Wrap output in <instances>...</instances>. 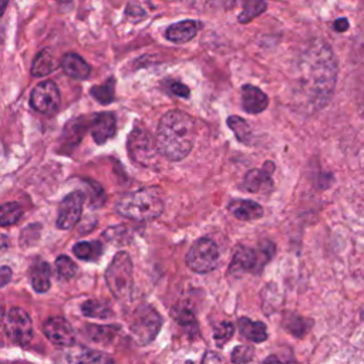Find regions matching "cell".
<instances>
[{
    "label": "cell",
    "instance_id": "obj_37",
    "mask_svg": "<svg viewBox=\"0 0 364 364\" xmlns=\"http://www.w3.org/2000/svg\"><path fill=\"white\" fill-rule=\"evenodd\" d=\"M169 91L178 97H182V98H188L189 94H191V90L182 84V82H178V81H171L169 82Z\"/></svg>",
    "mask_w": 364,
    "mask_h": 364
},
{
    "label": "cell",
    "instance_id": "obj_12",
    "mask_svg": "<svg viewBox=\"0 0 364 364\" xmlns=\"http://www.w3.org/2000/svg\"><path fill=\"white\" fill-rule=\"evenodd\" d=\"M85 193L81 191H74L64 196V199L58 205V215L55 225L58 229L67 230L77 225L81 218L82 205H84Z\"/></svg>",
    "mask_w": 364,
    "mask_h": 364
},
{
    "label": "cell",
    "instance_id": "obj_11",
    "mask_svg": "<svg viewBox=\"0 0 364 364\" xmlns=\"http://www.w3.org/2000/svg\"><path fill=\"white\" fill-rule=\"evenodd\" d=\"M60 91L58 87L55 85L54 81L46 80L40 84H37L30 95V105L33 109L46 114V115H51L54 114L58 107H60Z\"/></svg>",
    "mask_w": 364,
    "mask_h": 364
},
{
    "label": "cell",
    "instance_id": "obj_6",
    "mask_svg": "<svg viewBox=\"0 0 364 364\" xmlns=\"http://www.w3.org/2000/svg\"><path fill=\"white\" fill-rule=\"evenodd\" d=\"M161 326L162 318L159 313L151 306H141L129 321V333L136 344L145 346L156 337Z\"/></svg>",
    "mask_w": 364,
    "mask_h": 364
},
{
    "label": "cell",
    "instance_id": "obj_34",
    "mask_svg": "<svg viewBox=\"0 0 364 364\" xmlns=\"http://www.w3.org/2000/svg\"><path fill=\"white\" fill-rule=\"evenodd\" d=\"M233 333H235V326L230 321H222L215 327L213 338L219 346H223L226 341L232 338Z\"/></svg>",
    "mask_w": 364,
    "mask_h": 364
},
{
    "label": "cell",
    "instance_id": "obj_13",
    "mask_svg": "<svg viewBox=\"0 0 364 364\" xmlns=\"http://www.w3.org/2000/svg\"><path fill=\"white\" fill-rule=\"evenodd\" d=\"M44 336L55 346L64 348L75 341V331L73 326L63 317H50L43 324Z\"/></svg>",
    "mask_w": 364,
    "mask_h": 364
},
{
    "label": "cell",
    "instance_id": "obj_21",
    "mask_svg": "<svg viewBox=\"0 0 364 364\" xmlns=\"http://www.w3.org/2000/svg\"><path fill=\"white\" fill-rule=\"evenodd\" d=\"M237 326L240 334L253 343H262L267 338V328L266 324L262 321H255L247 317H242L239 318Z\"/></svg>",
    "mask_w": 364,
    "mask_h": 364
},
{
    "label": "cell",
    "instance_id": "obj_43",
    "mask_svg": "<svg viewBox=\"0 0 364 364\" xmlns=\"http://www.w3.org/2000/svg\"><path fill=\"white\" fill-rule=\"evenodd\" d=\"M186 364H193V363L192 361H186Z\"/></svg>",
    "mask_w": 364,
    "mask_h": 364
},
{
    "label": "cell",
    "instance_id": "obj_42",
    "mask_svg": "<svg viewBox=\"0 0 364 364\" xmlns=\"http://www.w3.org/2000/svg\"><path fill=\"white\" fill-rule=\"evenodd\" d=\"M6 7H7V0H1V9H3V13H4Z\"/></svg>",
    "mask_w": 364,
    "mask_h": 364
},
{
    "label": "cell",
    "instance_id": "obj_25",
    "mask_svg": "<svg viewBox=\"0 0 364 364\" xmlns=\"http://www.w3.org/2000/svg\"><path fill=\"white\" fill-rule=\"evenodd\" d=\"M74 255L81 259V260H87V262H95L101 257L102 255V245L100 240H94V242H78L74 245L73 247Z\"/></svg>",
    "mask_w": 364,
    "mask_h": 364
},
{
    "label": "cell",
    "instance_id": "obj_20",
    "mask_svg": "<svg viewBox=\"0 0 364 364\" xmlns=\"http://www.w3.org/2000/svg\"><path fill=\"white\" fill-rule=\"evenodd\" d=\"M61 67L68 77L75 78V80H85V78H88V75L91 73V68L85 63V60L75 53L65 54L61 58Z\"/></svg>",
    "mask_w": 364,
    "mask_h": 364
},
{
    "label": "cell",
    "instance_id": "obj_17",
    "mask_svg": "<svg viewBox=\"0 0 364 364\" xmlns=\"http://www.w3.org/2000/svg\"><path fill=\"white\" fill-rule=\"evenodd\" d=\"M228 209L240 220H256L263 216V208L250 199H232L228 203Z\"/></svg>",
    "mask_w": 364,
    "mask_h": 364
},
{
    "label": "cell",
    "instance_id": "obj_14",
    "mask_svg": "<svg viewBox=\"0 0 364 364\" xmlns=\"http://www.w3.org/2000/svg\"><path fill=\"white\" fill-rule=\"evenodd\" d=\"M274 171V164L266 162L264 168L262 169H250L243 178V189L252 193L267 192L273 188L272 172Z\"/></svg>",
    "mask_w": 364,
    "mask_h": 364
},
{
    "label": "cell",
    "instance_id": "obj_19",
    "mask_svg": "<svg viewBox=\"0 0 364 364\" xmlns=\"http://www.w3.org/2000/svg\"><path fill=\"white\" fill-rule=\"evenodd\" d=\"M28 279L31 287L37 293H46L51 284V270L47 262L37 260L31 264L28 272Z\"/></svg>",
    "mask_w": 364,
    "mask_h": 364
},
{
    "label": "cell",
    "instance_id": "obj_27",
    "mask_svg": "<svg viewBox=\"0 0 364 364\" xmlns=\"http://www.w3.org/2000/svg\"><path fill=\"white\" fill-rule=\"evenodd\" d=\"M226 124L228 127L233 131L236 139L245 145H249L250 141H252V129L250 127L247 125V122L240 118V117H236V115H232L226 119Z\"/></svg>",
    "mask_w": 364,
    "mask_h": 364
},
{
    "label": "cell",
    "instance_id": "obj_10",
    "mask_svg": "<svg viewBox=\"0 0 364 364\" xmlns=\"http://www.w3.org/2000/svg\"><path fill=\"white\" fill-rule=\"evenodd\" d=\"M55 364H115V363L108 354L102 351L73 344L58 351L55 357Z\"/></svg>",
    "mask_w": 364,
    "mask_h": 364
},
{
    "label": "cell",
    "instance_id": "obj_39",
    "mask_svg": "<svg viewBox=\"0 0 364 364\" xmlns=\"http://www.w3.org/2000/svg\"><path fill=\"white\" fill-rule=\"evenodd\" d=\"M348 20L347 18H344V17H340V18H337L334 23H333V27H334V30L336 31H340V33H343V31H346L347 28H348Z\"/></svg>",
    "mask_w": 364,
    "mask_h": 364
},
{
    "label": "cell",
    "instance_id": "obj_1",
    "mask_svg": "<svg viewBox=\"0 0 364 364\" xmlns=\"http://www.w3.org/2000/svg\"><path fill=\"white\" fill-rule=\"evenodd\" d=\"M337 61L333 50L321 40H314L303 51L297 64V92L309 108H323L334 91Z\"/></svg>",
    "mask_w": 364,
    "mask_h": 364
},
{
    "label": "cell",
    "instance_id": "obj_28",
    "mask_svg": "<svg viewBox=\"0 0 364 364\" xmlns=\"http://www.w3.org/2000/svg\"><path fill=\"white\" fill-rule=\"evenodd\" d=\"M81 311L87 317L94 318H108L112 316L109 306L100 300H87L81 304Z\"/></svg>",
    "mask_w": 364,
    "mask_h": 364
},
{
    "label": "cell",
    "instance_id": "obj_15",
    "mask_svg": "<svg viewBox=\"0 0 364 364\" xmlns=\"http://www.w3.org/2000/svg\"><path fill=\"white\" fill-rule=\"evenodd\" d=\"M91 135L97 144H105L115 135L117 119L112 112H100L92 117Z\"/></svg>",
    "mask_w": 364,
    "mask_h": 364
},
{
    "label": "cell",
    "instance_id": "obj_30",
    "mask_svg": "<svg viewBox=\"0 0 364 364\" xmlns=\"http://www.w3.org/2000/svg\"><path fill=\"white\" fill-rule=\"evenodd\" d=\"M114 88H115V80L114 78H108L104 84L101 85H95L90 90L91 95L101 104L107 105L109 102L114 101Z\"/></svg>",
    "mask_w": 364,
    "mask_h": 364
},
{
    "label": "cell",
    "instance_id": "obj_22",
    "mask_svg": "<svg viewBox=\"0 0 364 364\" xmlns=\"http://www.w3.org/2000/svg\"><path fill=\"white\" fill-rule=\"evenodd\" d=\"M84 132H85V125L81 118H74L73 121H70L64 128V134L61 139L63 149L64 151L73 149L82 139Z\"/></svg>",
    "mask_w": 364,
    "mask_h": 364
},
{
    "label": "cell",
    "instance_id": "obj_35",
    "mask_svg": "<svg viewBox=\"0 0 364 364\" xmlns=\"http://www.w3.org/2000/svg\"><path fill=\"white\" fill-rule=\"evenodd\" d=\"M255 355V350L250 346H237L233 348L230 360L235 364H246Z\"/></svg>",
    "mask_w": 364,
    "mask_h": 364
},
{
    "label": "cell",
    "instance_id": "obj_33",
    "mask_svg": "<svg viewBox=\"0 0 364 364\" xmlns=\"http://www.w3.org/2000/svg\"><path fill=\"white\" fill-rule=\"evenodd\" d=\"M55 269L61 279L70 280L77 274V264L65 255H61L55 259Z\"/></svg>",
    "mask_w": 364,
    "mask_h": 364
},
{
    "label": "cell",
    "instance_id": "obj_8",
    "mask_svg": "<svg viewBox=\"0 0 364 364\" xmlns=\"http://www.w3.org/2000/svg\"><path fill=\"white\" fill-rule=\"evenodd\" d=\"M186 264L196 273L212 272L219 262V250L213 240L208 237L198 239L186 253Z\"/></svg>",
    "mask_w": 364,
    "mask_h": 364
},
{
    "label": "cell",
    "instance_id": "obj_24",
    "mask_svg": "<svg viewBox=\"0 0 364 364\" xmlns=\"http://www.w3.org/2000/svg\"><path fill=\"white\" fill-rule=\"evenodd\" d=\"M172 316L175 318V321L186 331L192 336H196L198 333V321H196V317L192 311L191 307L188 306H176L173 310H172Z\"/></svg>",
    "mask_w": 364,
    "mask_h": 364
},
{
    "label": "cell",
    "instance_id": "obj_23",
    "mask_svg": "<svg viewBox=\"0 0 364 364\" xmlns=\"http://www.w3.org/2000/svg\"><path fill=\"white\" fill-rule=\"evenodd\" d=\"M57 68V61L50 50H41L33 60L31 75L33 77H46Z\"/></svg>",
    "mask_w": 364,
    "mask_h": 364
},
{
    "label": "cell",
    "instance_id": "obj_26",
    "mask_svg": "<svg viewBox=\"0 0 364 364\" xmlns=\"http://www.w3.org/2000/svg\"><path fill=\"white\" fill-rule=\"evenodd\" d=\"M119 327L117 326H97V324H85V336L95 343H108L115 338Z\"/></svg>",
    "mask_w": 364,
    "mask_h": 364
},
{
    "label": "cell",
    "instance_id": "obj_36",
    "mask_svg": "<svg viewBox=\"0 0 364 364\" xmlns=\"http://www.w3.org/2000/svg\"><path fill=\"white\" fill-rule=\"evenodd\" d=\"M37 232H40V225H30V226H27V228L21 232V236H20L21 245L28 246V245L34 243L33 237H34V239H38V236H40V233H37Z\"/></svg>",
    "mask_w": 364,
    "mask_h": 364
},
{
    "label": "cell",
    "instance_id": "obj_32",
    "mask_svg": "<svg viewBox=\"0 0 364 364\" xmlns=\"http://www.w3.org/2000/svg\"><path fill=\"white\" fill-rule=\"evenodd\" d=\"M87 183V193H88V203L91 208H101L105 203V192L100 183L95 181H85Z\"/></svg>",
    "mask_w": 364,
    "mask_h": 364
},
{
    "label": "cell",
    "instance_id": "obj_4",
    "mask_svg": "<svg viewBox=\"0 0 364 364\" xmlns=\"http://www.w3.org/2000/svg\"><path fill=\"white\" fill-rule=\"evenodd\" d=\"M105 282L109 291L117 299H125L131 294L134 286L132 262L127 252H118L105 272Z\"/></svg>",
    "mask_w": 364,
    "mask_h": 364
},
{
    "label": "cell",
    "instance_id": "obj_38",
    "mask_svg": "<svg viewBox=\"0 0 364 364\" xmlns=\"http://www.w3.org/2000/svg\"><path fill=\"white\" fill-rule=\"evenodd\" d=\"M202 364H225V360L220 354L215 351H208L202 358Z\"/></svg>",
    "mask_w": 364,
    "mask_h": 364
},
{
    "label": "cell",
    "instance_id": "obj_41",
    "mask_svg": "<svg viewBox=\"0 0 364 364\" xmlns=\"http://www.w3.org/2000/svg\"><path fill=\"white\" fill-rule=\"evenodd\" d=\"M10 279H11V270L7 266H3L1 267V286H6Z\"/></svg>",
    "mask_w": 364,
    "mask_h": 364
},
{
    "label": "cell",
    "instance_id": "obj_9",
    "mask_svg": "<svg viewBox=\"0 0 364 364\" xmlns=\"http://www.w3.org/2000/svg\"><path fill=\"white\" fill-rule=\"evenodd\" d=\"M3 328L6 336L16 344L26 346L33 337V324L31 318L20 307H11L4 316Z\"/></svg>",
    "mask_w": 364,
    "mask_h": 364
},
{
    "label": "cell",
    "instance_id": "obj_29",
    "mask_svg": "<svg viewBox=\"0 0 364 364\" xmlns=\"http://www.w3.org/2000/svg\"><path fill=\"white\" fill-rule=\"evenodd\" d=\"M242 3H243V10L237 17L240 23H249L255 17L260 16L262 13H264L267 6L266 0H242Z\"/></svg>",
    "mask_w": 364,
    "mask_h": 364
},
{
    "label": "cell",
    "instance_id": "obj_5",
    "mask_svg": "<svg viewBox=\"0 0 364 364\" xmlns=\"http://www.w3.org/2000/svg\"><path fill=\"white\" fill-rule=\"evenodd\" d=\"M274 253V245L272 242H263L259 245L257 249L249 247V246H237L232 263H230V272H259L273 256Z\"/></svg>",
    "mask_w": 364,
    "mask_h": 364
},
{
    "label": "cell",
    "instance_id": "obj_31",
    "mask_svg": "<svg viewBox=\"0 0 364 364\" xmlns=\"http://www.w3.org/2000/svg\"><path fill=\"white\" fill-rule=\"evenodd\" d=\"M23 215V209L17 202H7L1 206V226H10L20 220Z\"/></svg>",
    "mask_w": 364,
    "mask_h": 364
},
{
    "label": "cell",
    "instance_id": "obj_7",
    "mask_svg": "<svg viewBox=\"0 0 364 364\" xmlns=\"http://www.w3.org/2000/svg\"><path fill=\"white\" fill-rule=\"evenodd\" d=\"M128 152L134 162L142 166H152L158 164V145L152 135L142 127H134L128 136Z\"/></svg>",
    "mask_w": 364,
    "mask_h": 364
},
{
    "label": "cell",
    "instance_id": "obj_40",
    "mask_svg": "<svg viewBox=\"0 0 364 364\" xmlns=\"http://www.w3.org/2000/svg\"><path fill=\"white\" fill-rule=\"evenodd\" d=\"M262 364H290L289 361L280 358L279 355H269Z\"/></svg>",
    "mask_w": 364,
    "mask_h": 364
},
{
    "label": "cell",
    "instance_id": "obj_3",
    "mask_svg": "<svg viewBox=\"0 0 364 364\" xmlns=\"http://www.w3.org/2000/svg\"><path fill=\"white\" fill-rule=\"evenodd\" d=\"M117 212L136 222H148L159 218L164 212V199L156 188H142L121 196Z\"/></svg>",
    "mask_w": 364,
    "mask_h": 364
},
{
    "label": "cell",
    "instance_id": "obj_2",
    "mask_svg": "<svg viewBox=\"0 0 364 364\" xmlns=\"http://www.w3.org/2000/svg\"><path fill=\"white\" fill-rule=\"evenodd\" d=\"M156 145L168 161H181L193 148L195 121L179 109H171L162 115L156 129Z\"/></svg>",
    "mask_w": 364,
    "mask_h": 364
},
{
    "label": "cell",
    "instance_id": "obj_16",
    "mask_svg": "<svg viewBox=\"0 0 364 364\" xmlns=\"http://www.w3.org/2000/svg\"><path fill=\"white\" fill-rule=\"evenodd\" d=\"M240 94H242V108L247 114H259L264 111L269 104L267 95L255 85H250V84L242 85Z\"/></svg>",
    "mask_w": 364,
    "mask_h": 364
},
{
    "label": "cell",
    "instance_id": "obj_18",
    "mask_svg": "<svg viewBox=\"0 0 364 364\" xmlns=\"http://www.w3.org/2000/svg\"><path fill=\"white\" fill-rule=\"evenodd\" d=\"M199 30V23L195 20H182L171 24L165 30V37L172 43H186L192 40Z\"/></svg>",
    "mask_w": 364,
    "mask_h": 364
}]
</instances>
